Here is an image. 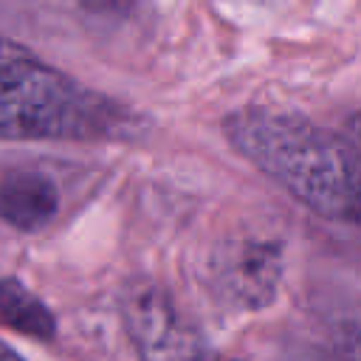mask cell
I'll return each mask as SVG.
<instances>
[{
	"label": "cell",
	"instance_id": "1",
	"mask_svg": "<svg viewBox=\"0 0 361 361\" xmlns=\"http://www.w3.org/2000/svg\"><path fill=\"white\" fill-rule=\"evenodd\" d=\"M228 144L313 214L358 220V152L302 113L243 107L223 121Z\"/></svg>",
	"mask_w": 361,
	"mask_h": 361
},
{
	"label": "cell",
	"instance_id": "2",
	"mask_svg": "<svg viewBox=\"0 0 361 361\" xmlns=\"http://www.w3.org/2000/svg\"><path fill=\"white\" fill-rule=\"evenodd\" d=\"M133 133V110L0 34V138L102 141Z\"/></svg>",
	"mask_w": 361,
	"mask_h": 361
},
{
	"label": "cell",
	"instance_id": "3",
	"mask_svg": "<svg viewBox=\"0 0 361 361\" xmlns=\"http://www.w3.org/2000/svg\"><path fill=\"white\" fill-rule=\"evenodd\" d=\"M124 327L141 361H195L197 333L183 319L172 296L149 282H138L127 290Z\"/></svg>",
	"mask_w": 361,
	"mask_h": 361
},
{
	"label": "cell",
	"instance_id": "4",
	"mask_svg": "<svg viewBox=\"0 0 361 361\" xmlns=\"http://www.w3.org/2000/svg\"><path fill=\"white\" fill-rule=\"evenodd\" d=\"M59 209V192L42 172L14 169L0 180V217L20 228L37 231L54 220Z\"/></svg>",
	"mask_w": 361,
	"mask_h": 361
},
{
	"label": "cell",
	"instance_id": "5",
	"mask_svg": "<svg viewBox=\"0 0 361 361\" xmlns=\"http://www.w3.org/2000/svg\"><path fill=\"white\" fill-rule=\"evenodd\" d=\"M279 248L274 243H248L231 265V288L245 305H265L279 279Z\"/></svg>",
	"mask_w": 361,
	"mask_h": 361
},
{
	"label": "cell",
	"instance_id": "6",
	"mask_svg": "<svg viewBox=\"0 0 361 361\" xmlns=\"http://www.w3.org/2000/svg\"><path fill=\"white\" fill-rule=\"evenodd\" d=\"M0 322L34 338L54 336L51 310L17 279H0Z\"/></svg>",
	"mask_w": 361,
	"mask_h": 361
},
{
	"label": "cell",
	"instance_id": "7",
	"mask_svg": "<svg viewBox=\"0 0 361 361\" xmlns=\"http://www.w3.org/2000/svg\"><path fill=\"white\" fill-rule=\"evenodd\" d=\"M79 3H85V6H90V8H104V11H113V8L127 6L130 0H79Z\"/></svg>",
	"mask_w": 361,
	"mask_h": 361
},
{
	"label": "cell",
	"instance_id": "8",
	"mask_svg": "<svg viewBox=\"0 0 361 361\" xmlns=\"http://www.w3.org/2000/svg\"><path fill=\"white\" fill-rule=\"evenodd\" d=\"M0 361H23V355H20L17 350H11L8 344L0 341Z\"/></svg>",
	"mask_w": 361,
	"mask_h": 361
}]
</instances>
